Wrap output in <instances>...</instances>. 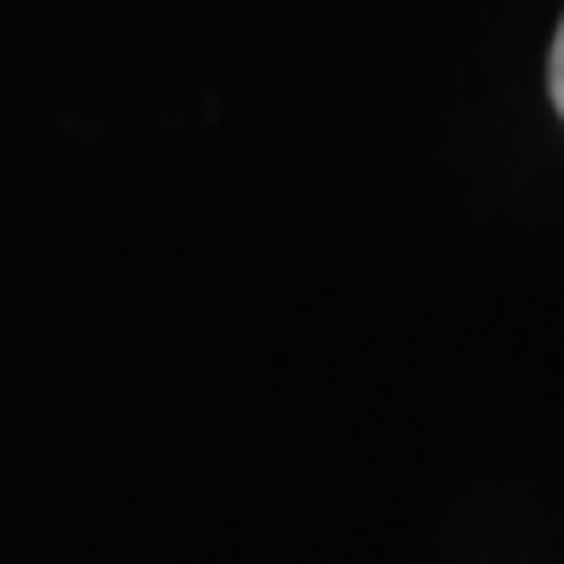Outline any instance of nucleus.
<instances>
[{"mask_svg": "<svg viewBox=\"0 0 564 564\" xmlns=\"http://www.w3.org/2000/svg\"><path fill=\"white\" fill-rule=\"evenodd\" d=\"M547 86H553V109L564 115V23L553 35V57H547Z\"/></svg>", "mask_w": 564, "mask_h": 564, "instance_id": "f257e3e1", "label": "nucleus"}]
</instances>
